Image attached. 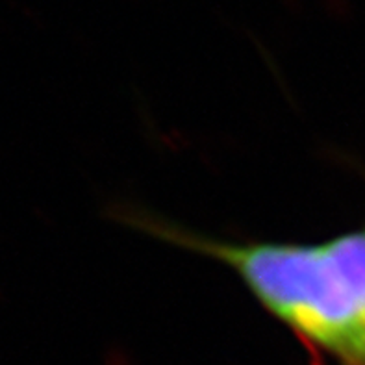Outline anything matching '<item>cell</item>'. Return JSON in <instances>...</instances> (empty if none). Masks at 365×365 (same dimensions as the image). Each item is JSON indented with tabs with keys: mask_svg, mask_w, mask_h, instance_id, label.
<instances>
[{
	"mask_svg": "<svg viewBox=\"0 0 365 365\" xmlns=\"http://www.w3.org/2000/svg\"><path fill=\"white\" fill-rule=\"evenodd\" d=\"M134 228L227 265L315 365H365V227L315 243L228 241L128 213Z\"/></svg>",
	"mask_w": 365,
	"mask_h": 365,
	"instance_id": "6da1fadb",
	"label": "cell"
}]
</instances>
